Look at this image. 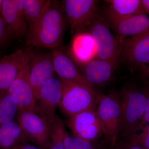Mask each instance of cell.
Wrapping results in <instances>:
<instances>
[{
    "label": "cell",
    "mask_w": 149,
    "mask_h": 149,
    "mask_svg": "<svg viewBox=\"0 0 149 149\" xmlns=\"http://www.w3.org/2000/svg\"><path fill=\"white\" fill-rule=\"evenodd\" d=\"M65 28V18L58 1L50 0L40 17L28 26L27 45L55 49L62 43Z\"/></svg>",
    "instance_id": "1"
},
{
    "label": "cell",
    "mask_w": 149,
    "mask_h": 149,
    "mask_svg": "<svg viewBox=\"0 0 149 149\" xmlns=\"http://www.w3.org/2000/svg\"><path fill=\"white\" fill-rule=\"evenodd\" d=\"M119 102V136L125 139L137 134L143 127V120L146 109V98L136 83L130 82L123 89Z\"/></svg>",
    "instance_id": "2"
},
{
    "label": "cell",
    "mask_w": 149,
    "mask_h": 149,
    "mask_svg": "<svg viewBox=\"0 0 149 149\" xmlns=\"http://www.w3.org/2000/svg\"><path fill=\"white\" fill-rule=\"evenodd\" d=\"M61 80L62 96L58 107L68 118L89 110H95L99 92L84 85Z\"/></svg>",
    "instance_id": "3"
},
{
    "label": "cell",
    "mask_w": 149,
    "mask_h": 149,
    "mask_svg": "<svg viewBox=\"0 0 149 149\" xmlns=\"http://www.w3.org/2000/svg\"><path fill=\"white\" fill-rule=\"evenodd\" d=\"M89 28L88 33L92 36L95 44L96 58L119 61L124 39L113 35L104 19L98 14Z\"/></svg>",
    "instance_id": "4"
},
{
    "label": "cell",
    "mask_w": 149,
    "mask_h": 149,
    "mask_svg": "<svg viewBox=\"0 0 149 149\" xmlns=\"http://www.w3.org/2000/svg\"><path fill=\"white\" fill-rule=\"evenodd\" d=\"M96 111L103 127L104 140L111 148L118 141L120 134L119 100L113 95L99 93Z\"/></svg>",
    "instance_id": "5"
},
{
    "label": "cell",
    "mask_w": 149,
    "mask_h": 149,
    "mask_svg": "<svg viewBox=\"0 0 149 149\" xmlns=\"http://www.w3.org/2000/svg\"><path fill=\"white\" fill-rule=\"evenodd\" d=\"M99 1L96 0H65L63 9L71 32L76 34L89 28L95 17Z\"/></svg>",
    "instance_id": "6"
},
{
    "label": "cell",
    "mask_w": 149,
    "mask_h": 149,
    "mask_svg": "<svg viewBox=\"0 0 149 149\" xmlns=\"http://www.w3.org/2000/svg\"><path fill=\"white\" fill-rule=\"evenodd\" d=\"M17 122L28 141L42 149H49L50 139L49 123L34 112L18 109Z\"/></svg>",
    "instance_id": "7"
},
{
    "label": "cell",
    "mask_w": 149,
    "mask_h": 149,
    "mask_svg": "<svg viewBox=\"0 0 149 149\" xmlns=\"http://www.w3.org/2000/svg\"><path fill=\"white\" fill-rule=\"evenodd\" d=\"M66 124L75 137L90 141L104 139L103 127L96 109L75 115L68 118Z\"/></svg>",
    "instance_id": "8"
},
{
    "label": "cell",
    "mask_w": 149,
    "mask_h": 149,
    "mask_svg": "<svg viewBox=\"0 0 149 149\" xmlns=\"http://www.w3.org/2000/svg\"><path fill=\"white\" fill-rule=\"evenodd\" d=\"M29 64V79L36 101L43 84L54 77L55 70L52 53H38L25 51Z\"/></svg>",
    "instance_id": "9"
},
{
    "label": "cell",
    "mask_w": 149,
    "mask_h": 149,
    "mask_svg": "<svg viewBox=\"0 0 149 149\" xmlns=\"http://www.w3.org/2000/svg\"><path fill=\"white\" fill-rule=\"evenodd\" d=\"M62 96V82L54 77L43 84L36 101L35 113L45 118L48 123L55 117L56 110L59 107Z\"/></svg>",
    "instance_id": "10"
},
{
    "label": "cell",
    "mask_w": 149,
    "mask_h": 149,
    "mask_svg": "<svg viewBox=\"0 0 149 149\" xmlns=\"http://www.w3.org/2000/svg\"><path fill=\"white\" fill-rule=\"evenodd\" d=\"M120 58L135 68L149 63V30L123 39Z\"/></svg>",
    "instance_id": "11"
},
{
    "label": "cell",
    "mask_w": 149,
    "mask_h": 149,
    "mask_svg": "<svg viewBox=\"0 0 149 149\" xmlns=\"http://www.w3.org/2000/svg\"><path fill=\"white\" fill-rule=\"evenodd\" d=\"M7 91L16 100L18 109L35 112L36 100L29 79L27 58L24 66Z\"/></svg>",
    "instance_id": "12"
},
{
    "label": "cell",
    "mask_w": 149,
    "mask_h": 149,
    "mask_svg": "<svg viewBox=\"0 0 149 149\" xmlns=\"http://www.w3.org/2000/svg\"><path fill=\"white\" fill-rule=\"evenodd\" d=\"M2 16L10 39L26 35L28 26L24 17L22 0H3Z\"/></svg>",
    "instance_id": "13"
},
{
    "label": "cell",
    "mask_w": 149,
    "mask_h": 149,
    "mask_svg": "<svg viewBox=\"0 0 149 149\" xmlns=\"http://www.w3.org/2000/svg\"><path fill=\"white\" fill-rule=\"evenodd\" d=\"M52 53L55 72L61 80L77 83L95 90L94 86L87 81L69 56L56 49H53Z\"/></svg>",
    "instance_id": "14"
},
{
    "label": "cell",
    "mask_w": 149,
    "mask_h": 149,
    "mask_svg": "<svg viewBox=\"0 0 149 149\" xmlns=\"http://www.w3.org/2000/svg\"><path fill=\"white\" fill-rule=\"evenodd\" d=\"M105 18L110 27L123 39L139 35L149 27V16L146 14L124 17H105Z\"/></svg>",
    "instance_id": "15"
},
{
    "label": "cell",
    "mask_w": 149,
    "mask_h": 149,
    "mask_svg": "<svg viewBox=\"0 0 149 149\" xmlns=\"http://www.w3.org/2000/svg\"><path fill=\"white\" fill-rule=\"evenodd\" d=\"M119 62L118 60H105L95 58L78 68L87 81L95 86L109 81Z\"/></svg>",
    "instance_id": "16"
},
{
    "label": "cell",
    "mask_w": 149,
    "mask_h": 149,
    "mask_svg": "<svg viewBox=\"0 0 149 149\" xmlns=\"http://www.w3.org/2000/svg\"><path fill=\"white\" fill-rule=\"evenodd\" d=\"M27 60L25 52L18 50L0 60V91H7Z\"/></svg>",
    "instance_id": "17"
},
{
    "label": "cell",
    "mask_w": 149,
    "mask_h": 149,
    "mask_svg": "<svg viewBox=\"0 0 149 149\" xmlns=\"http://www.w3.org/2000/svg\"><path fill=\"white\" fill-rule=\"evenodd\" d=\"M69 56L77 66L96 58L95 44L88 32H83L74 35L69 49Z\"/></svg>",
    "instance_id": "18"
},
{
    "label": "cell",
    "mask_w": 149,
    "mask_h": 149,
    "mask_svg": "<svg viewBox=\"0 0 149 149\" xmlns=\"http://www.w3.org/2000/svg\"><path fill=\"white\" fill-rule=\"evenodd\" d=\"M105 16L124 17L146 14L141 0H109Z\"/></svg>",
    "instance_id": "19"
},
{
    "label": "cell",
    "mask_w": 149,
    "mask_h": 149,
    "mask_svg": "<svg viewBox=\"0 0 149 149\" xmlns=\"http://www.w3.org/2000/svg\"><path fill=\"white\" fill-rule=\"evenodd\" d=\"M29 142L18 122L13 120L0 125V149H8Z\"/></svg>",
    "instance_id": "20"
},
{
    "label": "cell",
    "mask_w": 149,
    "mask_h": 149,
    "mask_svg": "<svg viewBox=\"0 0 149 149\" xmlns=\"http://www.w3.org/2000/svg\"><path fill=\"white\" fill-rule=\"evenodd\" d=\"M18 111L16 100L7 91H0V125L14 120Z\"/></svg>",
    "instance_id": "21"
},
{
    "label": "cell",
    "mask_w": 149,
    "mask_h": 149,
    "mask_svg": "<svg viewBox=\"0 0 149 149\" xmlns=\"http://www.w3.org/2000/svg\"><path fill=\"white\" fill-rule=\"evenodd\" d=\"M63 143L65 149H108L109 148L104 139L96 141H88L70 136L66 131L65 133Z\"/></svg>",
    "instance_id": "22"
},
{
    "label": "cell",
    "mask_w": 149,
    "mask_h": 149,
    "mask_svg": "<svg viewBox=\"0 0 149 149\" xmlns=\"http://www.w3.org/2000/svg\"><path fill=\"white\" fill-rule=\"evenodd\" d=\"M50 144L49 149H65L63 143L66 130L64 123L57 116L49 123Z\"/></svg>",
    "instance_id": "23"
},
{
    "label": "cell",
    "mask_w": 149,
    "mask_h": 149,
    "mask_svg": "<svg viewBox=\"0 0 149 149\" xmlns=\"http://www.w3.org/2000/svg\"><path fill=\"white\" fill-rule=\"evenodd\" d=\"M49 1L50 0H22L24 17L28 26L40 17Z\"/></svg>",
    "instance_id": "24"
},
{
    "label": "cell",
    "mask_w": 149,
    "mask_h": 149,
    "mask_svg": "<svg viewBox=\"0 0 149 149\" xmlns=\"http://www.w3.org/2000/svg\"><path fill=\"white\" fill-rule=\"evenodd\" d=\"M140 133L125 138L128 141L141 146L144 149H149V124L144 125Z\"/></svg>",
    "instance_id": "25"
},
{
    "label": "cell",
    "mask_w": 149,
    "mask_h": 149,
    "mask_svg": "<svg viewBox=\"0 0 149 149\" xmlns=\"http://www.w3.org/2000/svg\"><path fill=\"white\" fill-rule=\"evenodd\" d=\"M145 85L141 90L146 98V109L143 120V126L149 124V83L145 81Z\"/></svg>",
    "instance_id": "26"
},
{
    "label": "cell",
    "mask_w": 149,
    "mask_h": 149,
    "mask_svg": "<svg viewBox=\"0 0 149 149\" xmlns=\"http://www.w3.org/2000/svg\"><path fill=\"white\" fill-rule=\"evenodd\" d=\"M111 149H144L138 144L132 143L125 139L117 141Z\"/></svg>",
    "instance_id": "27"
},
{
    "label": "cell",
    "mask_w": 149,
    "mask_h": 149,
    "mask_svg": "<svg viewBox=\"0 0 149 149\" xmlns=\"http://www.w3.org/2000/svg\"><path fill=\"white\" fill-rule=\"evenodd\" d=\"M9 40L5 22L1 15H0V49L6 45Z\"/></svg>",
    "instance_id": "28"
},
{
    "label": "cell",
    "mask_w": 149,
    "mask_h": 149,
    "mask_svg": "<svg viewBox=\"0 0 149 149\" xmlns=\"http://www.w3.org/2000/svg\"><path fill=\"white\" fill-rule=\"evenodd\" d=\"M142 77L145 81L149 83V62L140 68Z\"/></svg>",
    "instance_id": "29"
},
{
    "label": "cell",
    "mask_w": 149,
    "mask_h": 149,
    "mask_svg": "<svg viewBox=\"0 0 149 149\" xmlns=\"http://www.w3.org/2000/svg\"><path fill=\"white\" fill-rule=\"evenodd\" d=\"M8 149H42L40 147L37 146H34V145H31L28 142L27 143H24L19 144L11 148H10Z\"/></svg>",
    "instance_id": "30"
},
{
    "label": "cell",
    "mask_w": 149,
    "mask_h": 149,
    "mask_svg": "<svg viewBox=\"0 0 149 149\" xmlns=\"http://www.w3.org/2000/svg\"><path fill=\"white\" fill-rule=\"evenodd\" d=\"M141 3L144 12L149 16V0H141Z\"/></svg>",
    "instance_id": "31"
},
{
    "label": "cell",
    "mask_w": 149,
    "mask_h": 149,
    "mask_svg": "<svg viewBox=\"0 0 149 149\" xmlns=\"http://www.w3.org/2000/svg\"><path fill=\"white\" fill-rule=\"evenodd\" d=\"M3 0H0V15H1L3 9Z\"/></svg>",
    "instance_id": "32"
},
{
    "label": "cell",
    "mask_w": 149,
    "mask_h": 149,
    "mask_svg": "<svg viewBox=\"0 0 149 149\" xmlns=\"http://www.w3.org/2000/svg\"><path fill=\"white\" fill-rule=\"evenodd\" d=\"M149 30V27H148V29H147L146 30V31H147V30Z\"/></svg>",
    "instance_id": "33"
},
{
    "label": "cell",
    "mask_w": 149,
    "mask_h": 149,
    "mask_svg": "<svg viewBox=\"0 0 149 149\" xmlns=\"http://www.w3.org/2000/svg\"><path fill=\"white\" fill-rule=\"evenodd\" d=\"M108 149H111V148H109Z\"/></svg>",
    "instance_id": "34"
}]
</instances>
